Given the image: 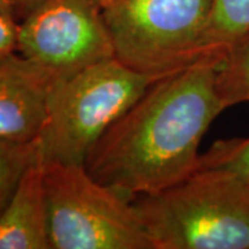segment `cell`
<instances>
[{
	"instance_id": "obj_14",
	"label": "cell",
	"mask_w": 249,
	"mask_h": 249,
	"mask_svg": "<svg viewBox=\"0 0 249 249\" xmlns=\"http://www.w3.org/2000/svg\"><path fill=\"white\" fill-rule=\"evenodd\" d=\"M43 1H46V0H14L18 18H24L25 16H28L32 10H35L37 6H40Z\"/></svg>"
},
{
	"instance_id": "obj_1",
	"label": "cell",
	"mask_w": 249,
	"mask_h": 249,
	"mask_svg": "<svg viewBox=\"0 0 249 249\" xmlns=\"http://www.w3.org/2000/svg\"><path fill=\"white\" fill-rule=\"evenodd\" d=\"M220 55L154 82L90 151L86 169L133 199L160 191L199 166V145L227 109L217 90Z\"/></svg>"
},
{
	"instance_id": "obj_12",
	"label": "cell",
	"mask_w": 249,
	"mask_h": 249,
	"mask_svg": "<svg viewBox=\"0 0 249 249\" xmlns=\"http://www.w3.org/2000/svg\"><path fill=\"white\" fill-rule=\"evenodd\" d=\"M199 166L226 170L249 186V137L216 142L201 155Z\"/></svg>"
},
{
	"instance_id": "obj_16",
	"label": "cell",
	"mask_w": 249,
	"mask_h": 249,
	"mask_svg": "<svg viewBox=\"0 0 249 249\" xmlns=\"http://www.w3.org/2000/svg\"><path fill=\"white\" fill-rule=\"evenodd\" d=\"M96 6H97L98 9H101V11L106 9V7H108L112 1H115V0H91Z\"/></svg>"
},
{
	"instance_id": "obj_8",
	"label": "cell",
	"mask_w": 249,
	"mask_h": 249,
	"mask_svg": "<svg viewBox=\"0 0 249 249\" xmlns=\"http://www.w3.org/2000/svg\"><path fill=\"white\" fill-rule=\"evenodd\" d=\"M0 249H52L45 166L39 150L0 213Z\"/></svg>"
},
{
	"instance_id": "obj_5",
	"label": "cell",
	"mask_w": 249,
	"mask_h": 249,
	"mask_svg": "<svg viewBox=\"0 0 249 249\" xmlns=\"http://www.w3.org/2000/svg\"><path fill=\"white\" fill-rule=\"evenodd\" d=\"M211 9L212 0H115L103 16L116 58L163 78L202 58Z\"/></svg>"
},
{
	"instance_id": "obj_10",
	"label": "cell",
	"mask_w": 249,
	"mask_h": 249,
	"mask_svg": "<svg viewBox=\"0 0 249 249\" xmlns=\"http://www.w3.org/2000/svg\"><path fill=\"white\" fill-rule=\"evenodd\" d=\"M216 83L226 108L249 103V34L223 52L216 67Z\"/></svg>"
},
{
	"instance_id": "obj_13",
	"label": "cell",
	"mask_w": 249,
	"mask_h": 249,
	"mask_svg": "<svg viewBox=\"0 0 249 249\" xmlns=\"http://www.w3.org/2000/svg\"><path fill=\"white\" fill-rule=\"evenodd\" d=\"M18 28L17 18L0 13V61L17 53Z\"/></svg>"
},
{
	"instance_id": "obj_6",
	"label": "cell",
	"mask_w": 249,
	"mask_h": 249,
	"mask_svg": "<svg viewBox=\"0 0 249 249\" xmlns=\"http://www.w3.org/2000/svg\"><path fill=\"white\" fill-rule=\"evenodd\" d=\"M17 53L55 82L115 57L101 9L91 0H46L22 18Z\"/></svg>"
},
{
	"instance_id": "obj_11",
	"label": "cell",
	"mask_w": 249,
	"mask_h": 249,
	"mask_svg": "<svg viewBox=\"0 0 249 249\" xmlns=\"http://www.w3.org/2000/svg\"><path fill=\"white\" fill-rule=\"evenodd\" d=\"M37 157V140L19 144L0 140V213L28 166Z\"/></svg>"
},
{
	"instance_id": "obj_15",
	"label": "cell",
	"mask_w": 249,
	"mask_h": 249,
	"mask_svg": "<svg viewBox=\"0 0 249 249\" xmlns=\"http://www.w3.org/2000/svg\"><path fill=\"white\" fill-rule=\"evenodd\" d=\"M0 13L1 14H9V16L18 18L14 0H0Z\"/></svg>"
},
{
	"instance_id": "obj_7",
	"label": "cell",
	"mask_w": 249,
	"mask_h": 249,
	"mask_svg": "<svg viewBox=\"0 0 249 249\" xmlns=\"http://www.w3.org/2000/svg\"><path fill=\"white\" fill-rule=\"evenodd\" d=\"M54 82L49 72L19 53L0 61V140L19 144L37 140Z\"/></svg>"
},
{
	"instance_id": "obj_3",
	"label": "cell",
	"mask_w": 249,
	"mask_h": 249,
	"mask_svg": "<svg viewBox=\"0 0 249 249\" xmlns=\"http://www.w3.org/2000/svg\"><path fill=\"white\" fill-rule=\"evenodd\" d=\"M158 79L112 57L54 82L37 137L40 158L85 165L104 133Z\"/></svg>"
},
{
	"instance_id": "obj_2",
	"label": "cell",
	"mask_w": 249,
	"mask_h": 249,
	"mask_svg": "<svg viewBox=\"0 0 249 249\" xmlns=\"http://www.w3.org/2000/svg\"><path fill=\"white\" fill-rule=\"evenodd\" d=\"M133 204L154 249H249V186L226 170L198 166Z\"/></svg>"
},
{
	"instance_id": "obj_4",
	"label": "cell",
	"mask_w": 249,
	"mask_h": 249,
	"mask_svg": "<svg viewBox=\"0 0 249 249\" xmlns=\"http://www.w3.org/2000/svg\"><path fill=\"white\" fill-rule=\"evenodd\" d=\"M43 166L52 249H154L132 198L98 181L85 165Z\"/></svg>"
},
{
	"instance_id": "obj_9",
	"label": "cell",
	"mask_w": 249,
	"mask_h": 249,
	"mask_svg": "<svg viewBox=\"0 0 249 249\" xmlns=\"http://www.w3.org/2000/svg\"><path fill=\"white\" fill-rule=\"evenodd\" d=\"M249 34V0H212L209 21L205 29L201 55L213 57L235 40Z\"/></svg>"
}]
</instances>
